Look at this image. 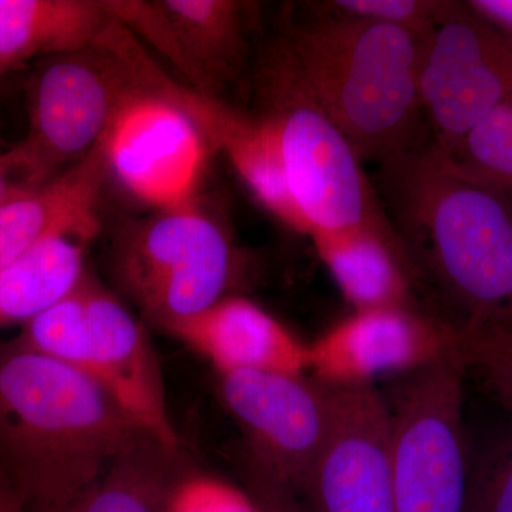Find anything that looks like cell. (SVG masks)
<instances>
[{
  "label": "cell",
  "mask_w": 512,
  "mask_h": 512,
  "mask_svg": "<svg viewBox=\"0 0 512 512\" xmlns=\"http://www.w3.org/2000/svg\"><path fill=\"white\" fill-rule=\"evenodd\" d=\"M143 434L82 370L0 345V481L22 510L72 500Z\"/></svg>",
  "instance_id": "6da1fadb"
},
{
  "label": "cell",
  "mask_w": 512,
  "mask_h": 512,
  "mask_svg": "<svg viewBox=\"0 0 512 512\" xmlns=\"http://www.w3.org/2000/svg\"><path fill=\"white\" fill-rule=\"evenodd\" d=\"M380 184L412 264L460 312L512 332V205L427 143L380 165Z\"/></svg>",
  "instance_id": "7a4b0ae2"
},
{
  "label": "cell",
  "mask_w": 512,
  "mask_h": 512,
  "mask_svg": "<svg viewBox=\"0 0 512 512\" xmlns=\"http://www.w3.org/2000/svg\"><path fill=\"white\" fill-rule=\"evenodd\" d=\"M424 37L383 23L309 18L275 42L360 160L383 165L430 143L419 94Z\"/></svg>",
  "instance_id": "3957f363"
},
{
  "label": "cell",
  "mask_w": 512,
  "mask_h": 512,
  "mask_svg": "<svg viewBox=\"0 0 512 512\" xmlns=\"http://www.w3.org/2000/svg\"><path fill=\"white\" fill-rule=\"evenodd\" d=\"M167 77L114 16L89 45L40 60L28 83V133L10 148L30 184L86 157L128 100L158 92Z\"/></svg>",
  "instance_id": "277c9868"
},
{
  "label": "cell",
  "mask_w": 512,
  "mask_h": 512,
  "mask_svg": "<svg viewBox=\"0 0 512 512\" xmlns=\"http://www.w3.org/2000/svg\"><path fill=\"white\" fill-rule=\"evenodd\" d=\"M254 89L258 116L271 123L278 137L306 235L394 229L355 148L299 82L275 40L255 64Z\"/></svg>",
  "instance_id": "5b68a950"
},
{
  "label": "cell",
  "mask_w": 512,
  "mask_h": 512,
  "mask_svg": "<svg viewBox=\"0 0 512 512\" xmlns=\"http://www.w3.org/2000/svg\"><path fill=\"white\" fill-rule=\"evenodd\" d=\"M463 352L404 376L390 409L396 512L470 511L473 461L464 424Z\"/></svg>",
  "instance_id": "8992f818"
},
{
  "label": "cell",
  "mask_w": 512,
  "mask_h": 512,
  "mask_svg": "<svg viewBox=\"0 0 512 512\" xmlns=\"http://www.w3.org/2000/svg\"><path fill=\"white\" fill-rule=\"evenodd\" d=\"M113 266L144 318L170 332L227 298L235 249L222 225L195 202L128 228L114 248Z\"/></svg>",
  "instance_id": "52a82bcc"
},
{
  "label": "cell",
  "mask_w": 512,
  "mask_h": 512,
  "mask_svg": "<svg viewBox=\"0 0 512 512\" xmlns=\"http://www.w3.org/2000/svg\"><path fill=\"white\" fill-rule=\"evenodd\" d=\"M419 94L430 143L448 153L512 96V37L446 2L423 40Z\"/></svg>",
  "instance_id": "ba28073f"
},
{
  "label": "cell",
  "mask_w": 512,
  "mask_h": 512,
  "mask_svg": "<svg viewBox=\"0 0 512 512\" xmlns=\"http://www.w3.org/2000/svg\"><path fill=\"white\" fill-rule=\"evenodd\" d=\"M188 87L171 76L160 92L127 101L104 133L110 175L158 211L197 202L212 147L185 107Z\"/></svg>",
  "instance_id": "9c48e42d"
},
{
  "label": "cell",
  "mask_w": 512,
  "mask_h": 512,
  "mask_svg": "<svg viewBox=\"0 0 512 512\" xmlns=\"http://www.w3.org/2000/svg\"><path fill=\"white\" fill-rule=\"evenodd\" d=\"M143 45L173 67L185 87L224 100L249 69L252 10L237 0H106Z\"/></svg>",
  "instance_id": "30bf717a"
},
{
  "label": "cell",
  "mask_w": 512,
  "mask_h": 512,
  "mask_svg": "<svg viewBox=\"0 0 512 512\" xmlns=\"http://www.w3.org/2000/svg\"><path fill=\"white\" fill-rule=\"evenodd\" d=\"M460 322L416 306L355 311L308 345V372L335 389L375 386L380 377L407 376L460 352Z\"/></svg>",
  "instance_id": "8fae6325"
},
{
  "label": "cell",
  "mask_w": 512,
  "mask_h": 512,
  "mask_svg": "<svg viewBox=\"0 0 512 512\" xmlns=\"http://www.w3.org/2000/svg\"><path fill=\"white\" fill-rule=\"evenodd\" d=\"M220 377L222 399L247 433L249 450L296 493L301 491L328 440L332 389L288 373Z\"/></svg>",
  "instance_id": "7c38bea8"
},
{
  "label": "cell",
  "mask_w": 512,
  "mask_h": 512,
  "mask_svg": "<svg viewBox=\"0 0 512 512\" xmlns=\"http://www.w3.org/2000/svg\"><path fill=\"white\" fill-rule=\"evenodd\" d=\"M86 333L73 367L92 377L138 426L183 450L168 410L163 373L143 323L106 286L83 278Z\"/></svg>",
  "instance_id": "4fadbf2b"
},
{
  "label": "cell",
  "mask_w": 512,
  "mask_h": 512,
  "mask_svg": "<svg viewBox=\"0 0 512 512\" xmlns=\"http://www.w3.org/2000/svg\"><path fill=\"white\" fill-rule=\"evenodd\" d=\"M330 389L332 426L301 493L313 512H396L389 403L376 386Z\"/></svg>",
  "instance_id": "5bb4252c"
},
{
  "label": "cell",
  "mask_w": 512,
  "mask_h": 512,
  "mask_svg": "<svg viewBox=\"0 0 512 512\" xmlns=\"http://www.w3.org/2000/svg\"><path fill=\"white\" fill-rule=\"evenodd\" d=\"M170 332L211 362L220 375L308 372V345L271 313L241 296L221 299Z\"/></svg>",
  "instance_id": "9a60e30c"
},
{
  "label": "cell",
  "mask_w": 512,
  "mask_h": 512,
  "mask_svg": "<svg viewBox=\"0 0 512 512\" xmlns=\"http://www.w3.org/2000/svg\"><path fill=\"white\" fill-rule=\"evenodd\" d=\"M109 177L103 134L82 160L0 204V268L46 239L100 227L97 207Z\"/></svg>",
  "instance_id": "2e32d148"
},
{
  "label": "cell",
  "mask_w": 512,
  "mask_h": 512,
  "mask_svg": "<svg viewBox=\"0 0 512 512\" xmlns=\"http://www.w3.org/2000/svg\"><path fill=\"white\" fill-rule=\"evenodd\" d=\"M320 261L355 311L416 306L412 261L394 229L359 227L311 235Z\"/></svg>",
  "instance_id": "e0dca14e"
},
{
  "label": "cell",
  "mask_w": 512,
  "mask_h": 512,
  "mask_svg": "<svg viewBox=\"0 0 512 512\" xmlns=\"http://www.w3.org/2000/svg\"><path fill=\"white\" fill-rule=\"evenodd\" d=\"M194 117L212 150H220L234 165L262 207L295 229L308 234L293 200L284 158L274 127L264 117L245 116L225 101L200 96Z\"/></svg>",
  "instance_id": "ac0fdd59"
},
{
  "label": "cell",
  "mask_w": 512,
  "mask_h": 512,
  "mask_svg": "<svg viewBox=\"0 0 512 512\" xmlns=\"http://www.w3.org/2000/svg\"><path fill=\"white\" fill-rule=\"evenodd\" d=\"M111 20L106 0H0V77L89 45Z\"/></svg>",
  "instance_id": "d6986e66"
},
{
  "label": "cell",
  "mask_w": 512,
  "mask_h": 512,
  "mask_svg": "<svg viewBox=\"0 0 512 512\" xmlns=\"http://www.w3.org/2000/svg\"><path fill=\"white\" fill-rule=\"evenodd\" d=\"M190 473L183 450L143 434L72 500L22 512H165L174 488Z\"/></svg>",
  "instance_id": "ffe728a7"
},
{
  "label": "cell",
  "mask_w": 512,
  "mask_h": 512,
  "mask_svg": "<svg viewBox=\"0 0 512 512\" xmlns=\"http://www.w3.org/2000/svg\"><path fill=\"white\" fill-rule=\"evenodd\" d=\"M100 227L46 239L0 268V328L26 325L63 301L86 275L84 261Z\"/></svg>",
  "instance_id": "44dd1931"
},
{
  "label": "cell",
  "mask_w": 512,
  "mask_h": 512,
  "mask_svg": "<svg viewBox=\"0 0 512 512\" xmlns=\"http://www.w3.org/2000/svg\"><path fill=\"white\" fill-rule=\"evenodd\" d=\"M444 154L457 168L493 188L512 205V96Z\"/></svg>",
  "instance_id": "7402d4cb"
},
{
  "label": "cell",
  "mask_w": 512,
  "mask_h": 512,
  "mask_svg": "<svg viewBox=\"0 0 512 512\" xmlns=\"http://www.w3.org/2000/svg\"><path fill=\"white\" fill-rule=\"evenodd\" d=\"M446 2L436 0H332L308 3L311 18L399 26L426 36Z\"/></svg>",
  "instance_id": "603a6c76"
},
{
  "label": "cell",
  "mask_w": 512,
  "mask_h": 512,
  "mask_svg": "<svg viewBox=\"0 0 512 512\" xmlns=\"http://www.w3.org/2000/svg\"><path fill=\"white\" fill-rule=\"evenodd\" d=\"M460 345L468 372L480 373L512 416V332L493 325L460 322Z\"/></svg>",
  "instance_id": "cb8c5ba5"
},
{
  "label": "cell",
  "mask_w": 512,
  "mask_h": 512,
  "mask_svg": "<svg viewBox=\"0 0 512 512\" xmlns=\"http://www.w3.org/2000/svg\"><path fill=\"white\" fill-rule=\"evenodd\" d=\"M468 512H512V430L474 458Z\"/></svg>",
  "instance_id": "d4e9b609"
},
{
  "label": "cell",
  "mask_w": 512,
  "mask_h": 512,
  "mask_svg": "<svg viewBox=\"0 0 512 512\" xmlns=\"http://www.w3.org/2000/svg\"><path fill=\"white\" fill-rule=\"evenodd\" d=\"M165 512H259V508L248 491L191 471L174 488Z\"/></svg>",
  "instance_id": "484cf974"
},
{
  "label": "cell",
  "mask_w": 512,
  "mask_h": 512,
  "mask_svg": "<svg viewBox=\"0 0 512 512\" xmlns=\"http://www.w3.org/2000/svg\"><path fill=\"white\" fill-rule=\"evenodd\" d=\"M244 471L248 493L259 512H306L296 498V491L276 476L254 451L245 450Z\"/></svg>",
  "instance_id": "4316f807"
},
{
  "label": "cell",
  "mask_w": 512,
  "mask_h": 512,
  "mask_svg": "<svg viewBox=\"0 0 512 512\" xmlns=\"http://www.w3.org/2000/svg\"><path fill=\"white\" fill-rule=\"evenodd\" d=\"M30 188H33V185L13 156L12 150L0 153V204Z\"/></svg>",
  "instance_id": "83f0119b"
},
{
  "label": "cell",
  "mask_w": 512,
  "mask_h": 512,
  "mask_svg": "<svg viewBox=\"0 0 512 512\" xmlns=\"http://www.w3.org/2000/svg\"><path fill=\"white\" fill-rule=\"evenodd\" d=\"M466 5L488 25L512 37V0H470Z\"/></svg>",
  "instance_id": "f1b7e54d"
},
{
  "label": "cell",
  "mask_w": 512,
  "mask_h": 512,
  "mask_svg": "<svg viewBox=\"0 0 512 512\" xmlns=\"http://www.w3.org/2000/svg\"><path fill=\"white\" fill-rule=\"evenodd\" d=\"M22 507L15 500L8 488L0 481V512H22Z\"/></svg>",
  "instance_id": "f546056e"
}]
</instances>
